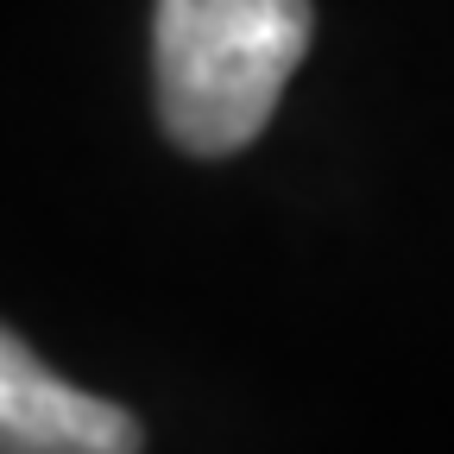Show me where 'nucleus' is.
<instances>
[{"label": "nucleus", "mask_w": 454, "mask_h": 454, "mask_svg": "<svg viewBox=\"0 0 454 454\" xmlns=\"http://www.w3.org/2000/svg\"><path fill=\"white\" fill-rule=\"evenodd\" d=\"M309 0H158V121L196 158H227L265 133L309 51Z\"/></svg>", "instance_id": "nucleus-1"}, {"label": "nucleus", "mask_w": 454, "mask_h": 454, "mask_svg": "<svg viewBox=\"0 0 454 454\" xmlns=\"http://www.w3.org/2000/svg\"><path fill=\"white\" fill-rule=\"evenodd\" d=\"M139 423L57 379L13 328H0V454H139Z\"/></svg>", "instance_id": "nucleus-2"}]
</instances>
